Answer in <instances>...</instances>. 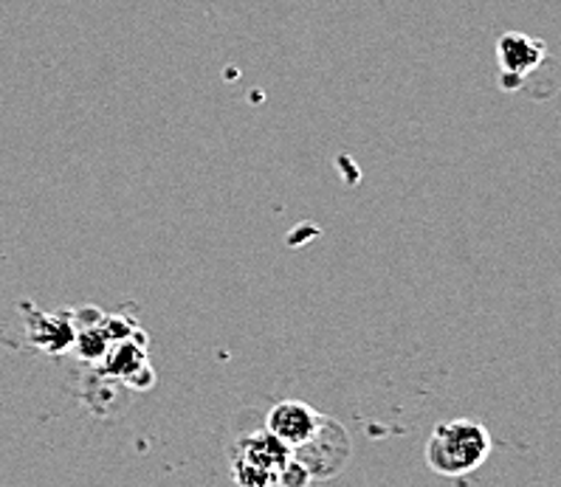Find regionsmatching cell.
Masks as SVG:
<instances>
[{
	"label": "cell",
	"instance_id": "obj_1",
	"mask_svg": "<svg viewBox=\"0 0 561 487\" xmlns=\"http://www.w3.org/2000/svg\"><path fill=\"white\" fill-rule=\"evenodd\" d=\"M491 448L494 442L482 422L466 420V417L437 422L426 440V465L437 476L457 479V476L474 474L477 467L485 465Z\"/></svg>",
	"mask_w": 561,
	"mask_h": 487
},
{
	"label": "cell",
	"instance_id": "obj_2",
	"mask_svg": "<svg viewBox=\"0 0 561 487\" xmlns=\"http://www.w3.org/2000/svg\"><path fill=\"white\" fill-rule=\"evenodd\" d=\"M288 462L291 451L263 428L257 434L243 437L238 451L231 454V471L240 487H283Z\"/></svg>",
	"mask_w": 561,
	"mask_h": 487
},
{
	"label": "cell",
	"instance_id": "obj_3",
	"mask_svg": "<svg viewBox=\"0 0 561 487\" xmlns=\"http://www.w3.org/2000/svg\"><path fill=\"white\" fill-rule=\"evenodd\" d=\"M351 456V440L344 434V428L324 417L317 434L305 445L294 448L291 460L302 467L311 479H331L342 471V465Z\"/></svg>",
	"mask_w": 561,
	"mask_h": 487
},
{
	"label": "cell",
	"instance_id": "obj_4",
	"mask_svg": "<svg viewBox=\"0 0 561 487\" xmlns=\"http://www.w3.org/2000/svg\"><path fill=\"white\" fill-rule=\"evenodd\" d=\"M545 57H548V43L539 40V37H530V34L522 32L502 34L500 43H496L502 88H508V91L519 88L525 77H530L545 62Z\"/></svg>",
	"mask_w": 561,
	"mask_h": 487
},
{
	"label": "cell",
	"instance_id": "obj_5",
	"mask_svg": "<svg viewBox=\"0 0 561 487\" xmlns=\"http://www.w3.org/2000/svg\"><path fill=\"white\" fill-rule=\"evenodd\" d=\"M324 415L302 401H283L265 417V431L277 437L288 451L305 445L322 426Z\"/></svg>",
	"mask_w": 561,
	"mask_h": 487
}]
</instances>
